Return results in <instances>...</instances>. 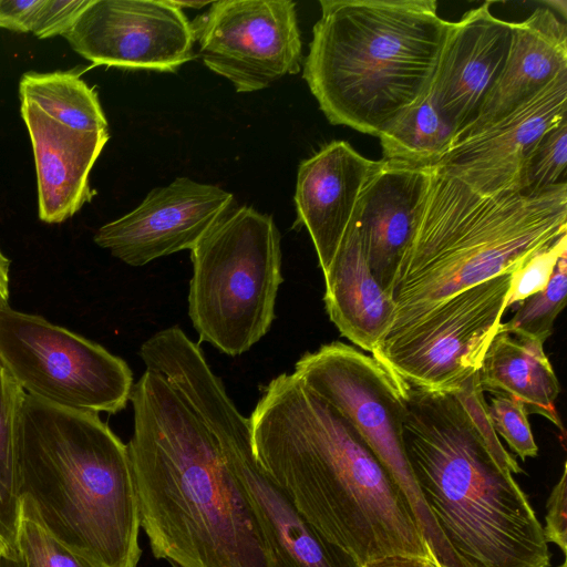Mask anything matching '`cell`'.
<instances>
[{"instance_id":"1","label":"cell","mask_w":567,"mask_h":567,"mask_svg":"<svg viewBox=\"0 0 567 567\" xmlns=\"http://www.w3.org/2000/svg\"><path fill=\"white\" fill-rule=\"evenodd\" d=\"M260 394L248 417L255 456L326 539L361 565L434 558L404 495L343 414L293 373Z\"/></svg>"},{"instance_id":"2","label":"cell","mask_w":567,"mask_h":567,"mask_svg":"<svg viewBox=\"0 0 567 567\" xmlns=\"http://www.w3.org/2000/svg\"><path fill=\"white\" fill-rule=\"evenodd\" d=\"M127 449L141 529L172 567H281L241 485L185 399L146 369Z\"/></svg>"},{"instance_id":"3","label":"cell","mask_w":567,"mask_h":567,"mask_svg":"<svg viewBox=\"0 0 567 567\" xmlns=\"http://www.w3.org/2000/svg\"><path fill=\"white\" fill-rule=\"evenodd\" d=\"M391 377L416 484L463 565L549 567L548 543L526 494L494 458L457 396Z\"/></svg>"},{"instance_id":"4","label":"cell","mask_w":567,"mask_h":567,"mask_svg":"<svg viewBox=\"0 0 567 567\" xmlns=\"http://www.w3.org/2000/svg\"><path fill=\"white\" fill-rule=\"evenodd\" d=\"M20 498L59 542L97 567H137L140 512L127 445L99 413L25 395Z\"/></svg>"},{"instance_id":"5","label":"cell","mask_w":567,"mask_h":567,"mask_svg":"<svg viewBox=\"0 0 567 567\" xmlns=\"http://www.w3.org/2000/svg\"><path fill=\"white\" fill-rule=\"evenodd\" d=\"M565 234V181L530 195L483 194L432 167L393 289L396 313L388 337L463 289L512 274Z\"/></svg>"},{"instance_id":"6","label":"cell","mask_w":567,"mask_h":567,"mask_svg":"<svg viewBox=\"0 0 567 567\" xmlns=\"http://www.w3.org/2000/svg\"><path fill=\"white\" fill-rule=\"evenodd\" d=\"M302 78L333 125L379 134L433 84L450 22L435 0H321Z\"/></svg>"},{"instance_id":"7","label":"cell","mask_w":567,"mask_h":567,"mask_svg":"<svg viewBox=\"0 0 567 567\" xmlns=\"http://www.w3.org/2000/svg\"><path fill=\"white\" fill-rule=\"evenodd\" d=\"M188 316L202 341L230 357L270 329L282 282L280 234L270 215L231 206L190 249Z\"/></svg>"},{"instance_id":"8","label":"cell","mask_w":567,"mask_h":567,"mask_svg":"<svg viewBox=\"0 0 567 567\" xmlns=\"http://www.w3.org/2000/svg\"><path fill=\"white\" fill-rule=\"evenodd\" d=\"M158 373L212 434L281 567H362L350 553L326 539L261 467L252 450L249 419L228 396L199 344L190 342L174 349L159 363Z\"/></svg>"},{"instance_id":"9","label":"cell","mask_w":567,"mask_h":567,"mask_svg":"<svg viewBox=\"0 0 567 567\" xmlns=\"http://www.w3.org/2000/svg\"><path fill=\"white\" fill-rule=\"evenodd\" d=\"M292 373L353 424L404 495L439 565L465 567L416 484L402 436L403 404L389 372L370 354L333 341L306 352Z\"/></svg>"},{"instance_id":"10","label":"cell","mask_w":567,"mask_h":567,"mask_svg":"<svg viewBox=\"0 0 567 567\" xmlns=\"http://www.w3.org/2000/svg\"><path fill=\"white\" fill-rule=\"evenodd\" d=\"M0 361L27 394L63 408L115 414L133 389L128 364L47 319L0 311Z\"/></svg>"},{"instance_id":"11","label":"cell","mask_w":567,"mask_h":567,"mask_svg":"<svg viewBox=\"0 0 567 567\" xmlns=\"http://www.w3.org/2000/svg\"><path fill=\"white\" fill-rule=\"evenodd\" d=\"M512 274L463 289L371 354L414 389L453 393L477 373L507 309Z\"/></svg>"},{"instance_id":"12","label":"cell","mask_w":567,"mask_h":567,"mask_svg":"<svg viewBox=\"0 0 567 567\" xmlns=\"http://www.w3.org/2000/svg\"><path fill=\"white\" fill-rule=\"evenodd\" d=\"M199 56L238 93L300 71L301 38L289 0H219L190 22Z\"/></svg>"},{"instance_id":"13","label":"cell","mask_w":567,"mask_h":567,"mask_svg":"<svg viewBox=\"0 0 567 567\" xmlns=\"http://www.w3.org/2000/svg\"><path fill=\"white\" fill-rule=\"evenodd\" d=\"M64 38L93 65L175 72L194 58L190 22L169 0H92Z\"/></svg>"},{"instance_id":"14","label":"cell","mask_w":567,"mask_h":567,"mask_svg":"<svg viewBox=\"0 0 567 567\" xmlns=\"http://www.w3.org/2000/svg\"><path fill=\"white\" fill-rule=\"evenodd\" d=\"M567 115V71L512 112L455 136L432 167L483 194L518 192L525 161Z\"/></svg>"},{"instance_id":"15","label":"cell","mask_w":567,"mask_h":567,"mask_svg":"<svg viewBox=\"0 0 567 567\" xmlns=\"http://www.w3.org/2000/svg\"><path fill=\"white\" fill-rule=\"evenodd\" d=\"M233 202V194L219 186L177 177L152 189L132 212L101 226L93 239L126 265L141 267L190 250Z\"/></svg>"},{"instance_id":"16","label":"cell","mask_w":567,"mask_h":567,"mask_svg":"<svg viewBox=\"0 0 567 567\" xmlns=\"http://www.w3.org/2000/svg\"><path fill=\"white\" fill-rule=\"evenodd\" d=\"M512 39V22L496 18L491 2L450 22L432 94L456 133L477 115L504 66Z\"/></svg>"},{"instance_id":"17","label":"cell","mask_w":567,"mask_h":567,"mask_svg":"<svg viewBox=\"0 0 567 567\" xmlns=\"http://www.w3.org/2000/svg\"><path fill=\"white\" fill-rule=\"evenodd\" d=\"M431 168L382 161L353 213L370 271L391 297L423 206Z\"/></svg>"},{"instance_id":"18","label":"cell","mask_w":567,"mask_h":567,"mask_svg":"<svg viewBox=\"0 0 567 567\" xmlns=\"http://www.w3.org/2000/svg\"><path fill=\"white\" fill-rule=\"evenodd\" d=\"M381 163L362 156L346 141H332L300 163L295 192L297 224L308 229L323 275L364 185Z\"/></svg>"},{"instance_id":"19","label":"cell","mask_w":567,"mask_h":567,"mask_svg":"<svg viewBox=\"0 0 567 567\" xmlns=\"http://www.w3.org/2000/svg\"><path fill=\"white\" fill-rule=\"evenodd\" d=\"M21 116L31 140L42 221L59 224L91 202L90 173L109 141V132L75 131L21 102Z\"/></svg>"},{"instance_id":"20","label":"cell","mask_w":567,"mask_h":567,"mask_svg":"<svg viewBox=\"0 0 567 567\" xmlns=\"http://www.w3.org/2000/svg\"><path fill=\"white\" fill-rule=\"evenodd\" d=\"M565 71L567 28L549 8H537L525 20L512 22L511 44L502 72L476 117L455 136L512 112Z\"/></svg>"},{"instance_id":"21","label":"cell","mask_w":567,"mask_h":567,"mask_svg":"<svg viewBox=\"0 0 567 567\" xmlns=\"http://www.w3.org/2000/svg\"><path fill=\"white\" fill-rule=\"evenodd\" d=\"M323 277L329 319L341 336L371 355L390 333L396 308L370 271L353 216Z\"/></svg>"},{"instance_id":"22","label":"cell","mask_w":567,"mask_h":567,"mask_svg":"<svg viewBox=\"0 0 567 567\" xmlns=\"http://www.w3.org/2000/svg\"><path fill=\"white\" fill-rule=\"evenodd\" d=\"M483 392L520 401L528 413L548 419L563 433L555 409L560 384L544 351V342L499 324L477 371Z\"/></svg>"},{"instance_id":"23","label":"cell","mask_w":567,"mask_h":567,"mask_svg":"<svg viewBox=\"0 0 567 567\" xmlns=\"http://www.w3.org/2000/svg\"><path fill=\"white\" fill-rule=\"evenodd\" d=\"M75 70L48 73L27 72L19 83L20 102H25L69 128L109 132L107 121L94 87Z\"/></svg>"},{"instance_id":"24","label":"cell","mask_w":567,"mask_h":567,"mask_svg":"<svg viewBox=\"0 0 567 567\" xmlns=\"http://www.w3.org/2000/svg\"><path fill=\"white\" fill-rule=\"evenodd\" d=\"M456 130L442 114L432 91L404 110L379 134L382 161L433 166L450 148Z\"/></svg>"},{"instance_id":"25","label":"cell","mask_w":567,"mask_h":567,"mask_svg":"<svg viewBox=\"0 0 567 567\" xmlns=\"http://www.w3.org/2000/svg\"><path fill=\"white\" fill-rule=\"evenodd\" d=\"M25 391L0 361V556L17 558L19 431Z\"/></svg>"},{"instance_id":"26","label":"cell","mask_w":567,"mask_h":567,"mask_svg":"<svg viewBox=\"0 0 567 567\" xmlns=\"http://www.w3.org/2000/svg\"><path fill=\"white\" fill-rule=\"evenodd\" d=\"M566 296L567 251L558 258L546 288L514 306V316L502 324L545 343L553 332L556 318L566 305Z\"/></svg>"},{"instance_id":"27","label":"cell","mask_w":567,"mask_h":567,"mask_svg":"<svg viewBox=\"0 0 567 567\" xmlns=\"http://www.w3.org/2000/svg\"><path fill=\"white\" fill-rule=\"evenodd\" d=\"M16 542L24 567H97L50 534L25 499L20 502Z\"/></svg>"},{"instance_id":"28","label":"cell","mask_w":567,"mask_h":567,"mask_svg":"<svg viewBox=\"0 0 567 567\" xmlns=\"http://www.w3.org/2000/svg\"><path fill=\"white\" fill-rule=\"evenodd\" d=\"M567 164V118L547 131L536 144L518 177V192L540 193L560 182Z\"/></svg>"},{"instance_id":"29","label":"cell","mask_w":567,"mask_h":567,"mask_svg":"<svg viewBox=\"0 0 567 567\" xmlns=\"http://www.w3.org/2000/svg\"><path fill=\"white\" fill-rule=\"evenodd\" d=\"M487 412L496 434H499L523 461L535 457L537 444L528 422V411L518 400L494 394Z\"/></svg>"},{"instance_id":"30","label":"cell","mask_w":567,"mask_h":567,"mask_svg":"<svg viewBox=\"0 0 567 567\" xmlns=\"http://www.w3.org/2000/svg\"><path fill=\"white\" fill-rule=\"evenodd\" d=\"M567 251V234L549 243L512 272L507 308L542 291L548 285L558 258Z\"/></svg>"},{"instance_id":"31","label":"cell","mask_w":567,"mask_h":567,"mask_svg":"<svg viewBox=\"0 0 567 567\" xmlns=\"http://www.w3.org/2000/svg\"><path fill=\"white\" fill-rule=\"evenodd\" d=\"M453 393L467 411L473 424L498 464L513 474L522 473L523 470L517 461L502 445L493 427L487 412V403L478 383L477 373L468 378L462 386Z\"/></svg>"},{"instance_id":"32","label":"cell","mask_w":567,"mask_h":567,"mask_svg":"<svg viewBox=\"0 0 567 567\" xmlns=\"http://www.w3.org/2000/svg\"><path fill=\"white\" fill-rule=\"evenodd\" d=\"M92 0H42L32 27L39 39L64 37Z\"/></svg>"},{"instance_id":"33","label":"cell","mask_w":567,"mask_h":567,"mask_svg":"<svg viewBox=\"0 0 567 567\" xmlns=\"http://www.w3.org/2000/svg\"><path fill=\"white\" fill-rule=\"evenodd\" d=\"M544 536L566 554L567 549V463H564L561 476L553 487L546 505Z\"/></svg>"},{"instance_id":"34","label":"cell","mask_w":567,"mask_h":567,"mask_svg":"<svg viewBox=\"0 0 567 567\" xmlns=\"http://www.w3.org/2000/svg\"><path fill=\"white\" fill-rule=\"evenodd\" d=\"M42 0H0V28L31 32Z\"/></svg>"},{"instance_id":"35","label":"cell","mask_w":567,"mask_h":567,"mask_svg":"<svg viewBox=\"0 0 567 567\" xmlns=\"http://www.w3.org/2000/svg\"><path fill=\"white\" fill-rule=\"evenodd\" d=\"M362 567H441L432 557L392 555L367 561Z\"/></svg>"},{"instance_id":"36","label":"cell","mask_w":567,"mask_h":567,"mask_svg":"<svg viewBox=\"0 0 567 567\" xmlns=\"http://www.w3.org/2000/svg\"><path fill=\"white\" fill-rule=\"evenodd\" d=\"M10 260L0 249V311L9 307Z\"/></svg>"},{"instance_id":"37","label":"cell","mask_w":567,"mask_h":567,"mask_svg":"<svg viewBox=\"0 0 567 567\" xmlns=\"http://www.w3.org/2000/svg\"><path fill=\"white\" fill-rule=\"evenodd\" d=\"M169 2L175 6L178 9H202L205 6L212 4L209 1H176V0H169Z\"/></svg>"},{"instance_id":"38","label":"cell","mask_w":567,"mask_h":567,"mask_svg":"<svg viewBox=\"0 0 567 567\" xmlns=\"http://www.w3.org/2000/svg\"><path fill=\"white\" fill-rule=\"evenodd\" d=\"M0 567H24L22 561L17 558H10L6 556H0Z\"/></svg>"},{"instance_id":"39","label":"cell","mask_w":567,"mask_h":567,"mask_svg":"<svg viewBox=\"0 0 567 567\" xmlns=\"http://www.w3.org/2000/svg\"><path fill=\"white\" fill-rule=\"evenodd\" d=\"M556 567H567V565H566V560H564V561H563V564H560V565H558V566H556Z\"/></svg>"}]
</instances>
